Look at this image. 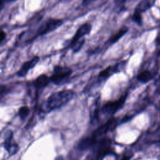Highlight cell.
Instances as JSON below:
<instances>
[{
    "label": "cell",
    "instance_id": "11",
    "mask_svg": "<svg viewBox=\"0 0 160 160\" xmlns=\"http://www.w3.org/2000/svg\"><path fill=\"white\" fill-rule=\"evenodd\" d=\"M129 29L127 26H122L121 27L116 33H114V34H112L108 39V41L106 42V43L104 44V45L106 47H109L111 46L113 44H114L115 43H116L120 39L122 38V37L123 36H124L128 31Z\"/></svg>",
    "mask_w": 160,
    "mask_h": 160
},
{
    "label": "cell",
    "instance_id": "6",
    "mask_svg": "<svg viewBox=\"0 0 160 160\" xmlns=\"http://www.w3.org/2000/svg\"><path fill=\"white\" fill-rule=\"evenodd\" d=\"M111 141L109 138H103L99 142L97 147L95 160H102L104 158L111 152Z\"/></svg>",
    "mask_w": 160,
    "mask_h": 160
},
{
    "label": "cell",
    "instance_id": "3",
    "mask_svg": "<svg viewBox=\"0 0 160 160\" xmlns=\"http://www.w3.org/2000/svg\"><path fill=\"white\" fill-rule=\"evenodd\" d=\"M64 21L62 19L49 18L38 28L36 31V36H42L46 35L61 27Z\"/></svg>",
    "mask_w": 160,
    "mask_h": 160
},
{
    "label": "cell",
    "instance_id": "17",
    "mask_svg": "<svg viewBox=\"0 0 160 160\" xmlns=\"http://www.w3.org/2000/svg\"><path fill=\"white\" fill-rule=\"evenodd\" d=\"M30 112V109L27 106H21L18 111V114L21 120H24L29 115Z\"/></svg>",
    "mask_w": 160,
    "mask_h": 160
},
{
    "label": "cell",
    "instance_id": "7",
    "mask_svg": "<svg viewBox=\"0 0 160 160\" xmlns=\"http://www.w3.org/2000/svg\"><path fill=\"white\" fill-rule=\"evenodd\" d=\"M39 59L40 58L38 56H35L31 59L24 62L19 69L16 72V76L19 78L25 77L28 74L29 70L32 69L37 65L39 61Z\"/></svg>",
    "mask_w": 160,
    "mask_h": 160
},
{
    "label": "cell",
    "instance_id": "13",
    "mask_svg": "<svg viewBox=\"0 0 160 160\" xmlns=\"http://www.w3.org/2000/svg\"><path fill=\"white\" fill-rule=\"evenodd\" d=\"M96 143V138L94 136L86 137L79 141L78 144V149L80 151L87 150L92 147Z\"/></svg>",
    "mask_w": 160,
    "mask_h": 160
},
{
    "label": "cell",
    "instance_id": "12",
    "mask_svg": "<svg viewBox=\"0 0 160 160\" xmlns=\"http://www.w3.org/2000/svg\"><path fill=\"white\" fill-rule=\"evenodd\" d=\"M50 82V76H48L46 74H41L33 80L32 84L37 90H39L44 88Z\"/></svg>",
    "mask_w": 160,
    "mask_h": 160
},
{
    "label": "cell",
    "instance_id": "21",
    "mask_svg": "<svg viewBox=\"0 0 160 160\" xmlns=\"http://www.w3.org/2000/svg\"><path fill=\"white\" fill-rule=\"evenodd\" d=\"M96 0H82V4L83 6H88L90 4H91L92 2H93L94 1H95Z\"/></svg>",
    "mask_w": 160,
    "mask_h": 160
},
{
    "label": "cell",
    "instance_id": "20",
    "mask_svg": "<svg viewBox=\"0 0 160 160\" xmlns=\"http://www.w3.org/2000/svg\"><path fill=\"white\" fill-rule=\"evenodd\" d=\"M6 39V32L3 29H2L0 34V43L1 45L4 42Z\"/></svg>",
    "mask_w": 160,
    "mask_h": 160
},
{
    "label": "cell",
    "instance_id": "1",
    "mask_svg": "<svg viewBox=\"0 0 160 160\" xmlns=\"http://www.w3.org/2000/svg\"><path fill=\"white\" fill-rule=\"evenodd\" d=\"M75 96L72 89H62L51 94L42 106L43 112H49L58 109L69 102Z\"/></svg>",
    "mask_w": 160,
    "mask_h": 160
},
{
    "label": "cell",
    "instance_id": "15",
    "mask_svg": "<svg viewBox=\"0 0 160 160\" xmlns=\"http://www.w3.org/2000/svg\"><path fill=\"white\" fill-rule=\"evenodd\" d=\"M154 74L149 70L146 69L140 72L137 75V79L141 82L146 83L153 78Z\"/></svg>",
    "mask_w": 160,
    "mask_h": 160
},
{
    "label": "cell",
    "instance_id": "2",
    "mask_svg": "<svg viewBox=\"0 0 160 160\" xmlns=\"http://www.w3.org/2000/svg\"><path fill=\"white\" fill-rule=\"evenodd\" d=\"M73 73L72 69L68 66L56 65L54 67L51 75L50 76L51 82L57 86H61L70 80Z\"/></svg>",
    "mask_w": 160,
    "mask_h": 160
},
{
    "label": "cell",
    "instance_id": "9",
    "mask_svg": "<svg viewBox=\"0 0 160 160\" xmlns=\"http://www.w3.org/2000/svg\"><path fill=\"white\" fill-rule=\"evenodd\" d=\"M4 147L10 156L16 154L19 149L18 144L13 140L12 132L11 131L8 132V134L4 139Z\"/></svg>",
    "mask_w": 160,
    "mask_h": 160
},
{
    "label": "cell",
    "instance_id": "8",
    "mask_svg": "<svg viewBox=\"0 0 160 160\" xmlns=\"http://www.w3.org/2000/svg\"><path fill=\"white\" fill-rule=\"evenodd\" d=\"M92 24L89 22H84L81 24L76 31L74 35L72 36L69 42V44L84 39L86 36L90 34L92 30Z\"/></svg>",
    "mask_w": 160,
    "mask_h": 160
},
{
    "label": "cell",
    "instance_id": "5",
    "mask_svg": "<svg viewBox=\"0 0 160 160\" xmlns=\"http://www.w3.org/2000/svg\"><path fill=\"white\" fill-rule=\"evenodd\" d=\"M127 96H128V93H126L117 100L107 102L102 107L101 111L104 114H106L108 115H111L114 114L120 108L122 107L124 102H126Z\"/></svg>",
    "mask_w": 160,
    "mask_h": 160
},
{
    "label": "cell",
    "instance_id": "22",
    "mask_svg": "<svg viewBox=\"0 0 160 160\" xmlns=\"http://www.w3.org/2000/svg\"><path fill=\"white\" fill-rule=\"evenodd\" d=\"M132 155H130V154H128V155H124L121 160H130L131 158Z\"/></svg>",
    "mask_w": 160,
    "mask_h": 160
},
{
    "label": "cell",
    "instance_id": "16",
    "mask_svg": "<svg viewBox=\"0 0 160 160\" xmlns=\"http://www.w3.org/2000/svg\"><path fill=\"white\" fill-rule=\"evenodd\" d=\"M86 39L85 38L77 41L73 43L69 44V47L71 49V50L72 51V52L74 53H77L83 47L84 43H85Z\"/></svg>",
    "mask_w": 160,
    "mask_h": 160
},
{
    "label": "cell",
    "instance_id": "24",
    "mask_svg": "<svg viewBox=\"0 0 160 160\" xmlns=\"http://www.w3.org/2000/svg\"><path fill=\"white\" fill-rule=\"evenodd\" d=\"M158 91L160 93V86H159V88H158Z\"/></svg>",
    "mask_w": 160,
    "mask_h": 160
},
{
    "label": "cell",
    "instance_id": "18",
    "mask_svg": "<svg viewBox=\"0 0 160 160\" xmlns=\"http://www.w3.org/2000/svg\"><path fill=\"white\" fill-rule=\"evenodd\" d=\"M132 20L136 23L138 25H141L142 24V16L141 14L134 12L132 16Z\"/></svg>",
    "mask_w": 160,
    "mask_h": 160
},
{
    "label": "cell",
    "instance_id": "25",
    "mask_svg": "<svg viewBox=\"0 0 160 160\" xmlns=\"http://www.w3.org/2000/svg\"><path fill=\"white\" fill-rule=\"evenodd\" d=\"M91 160H95V159H91Z\"/></svg>",
    "mask_w": 160,
    "mask_h": 160
},
{
    "label": "cell",
    "instance_id": "14",
    "mask_svg": "<svg viewBox=\"0 0 160 160\" xmlns=\"http://www.w3.org/2000/svg\"><path fill=\"white\" fill-rule=\"evenodd\" d=\"M155 0H141L139 4L137 5L134 12L141 14L150 8L153 4Z\"/></svg>",
    "mask_w": 160,
    "mask_h": 160
},
{
    "label": "cell",
    "instance_id": "19",
    "mask_svg": "<svg viewBox=\"0 0 160 160\" xmlns=\"http://www.w3.org/2000/svg\"><path fill=\"white\" fill-rule=\"evenodd\" d=\"M16 0H1V2H0V8H1V10L2 11V9L4 8V6L7 4H9L10 2H13L14 1H16Z\"/></svg>",
    "mask_w": 160,
    "mask_h": 160
},
{
    "label": "cell",
    "instance_id": "23",
    "mask_svg": "<svg viewBox=\"0 0 160 160\" xmlns=\"http://www.w3.org/2000/svg\"><path fill=\"white\" fill-rule=\"evenodd\" d=\"M55 160H64V158L62 156H58V158H56Z\"/></svg>",
    "mask_w": 160,
    "mask_h": 160
},
{
    "label": "cell",
    "instance_id": "10",
    "mask_svg": "<svg viewBox=\"0 0 160 160\" xmlns=\"http://www.w3.org/2000/svg\"><path fill=\"white\" fill-rule=\"evenodd\" d=\"M116 122V119L115 118H111L106 121L104 124L100 126L94 132L93 136L96 138L98 136H102L106 133H107L109 130L112 129L115 127Z\"/></svg>",
    "mask_w": 160,
    "mask_h": 160
},
{
    "label": "cell",
    "instance_id": "4",
    "mask_svg": "<svg viewBox=\"0 0 160 160\" xmlns=\"http://www.w3.org/2000/svg\"><path fill=\"white\" fill-rule=\"evenodd\" d=\"M125 61L119 62L113 65H109L103 70L99 72L97 76V80L99 82H102L106 81L109 78L112 76L114 74L120 72L124 67Z\"/></svg>",
    "mask_w": 160,
    "mask_h": 160
},
{
    "label": "cell",
    "instance_id": "26",
    "mask_svg": "<svg viewBox=\"0 0 160 160\" xmlns=\"http://www.w3.org/2000/svg\"><path fill=\"white\" fill-rule=\"evenodd\" d=\"M159 106H160V104H159Z\"/></svg>",
    "mask_w": 160,
    "mask_h": 160
}]
</instances>
